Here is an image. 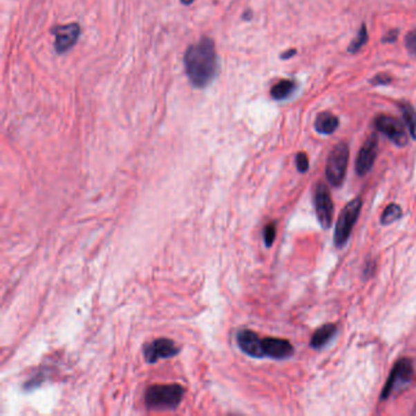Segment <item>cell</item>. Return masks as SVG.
I'll list each match as a JSON object with an SVG mask.
<instances>
[{
    "label": "cell",
    "instance_id": "obj_1",
    "mask_svg": "<svg viewBox=\"0 0 416 416\" xmlns=\"http://www.w3.org/2000/svg\"><path fill=\"white\" fill-rule=\"evenodd\" d=\"M185 68L194 87L204 88L211 84L219 70V57L213 39L203 37L188 48L185 54Z\"/></svg>",
    "mask_w": 416,
    "mask_h": 416
},
{
    "label": "cell",
    "instance_id": "obj_2",
    "mask_svg": "<svg viewBox=\"0 0 416 416\" xmlns=\"http://www.w3.org/2000/svg\"><path fill=\"white\" fill-rule=\"evenodd\" d=\"M185 390L176 384L153 385L146 390V406L154 410H172L182 401Z\"/></svg>",
    "mask_w": 416,
    "mask_h": 416
},
{
    "label": "cell",
    "instance_id": "obj_3",
    "mask_svg": "<svg viewBox=\"0 0 416 416\" xmlns=\"http://www.w3.org/2000/svg\"><path fill=\"white\" fill-rule=\"evenodd\" d=\"M361 204V199L359 197L355 198L350 203L347 204L339 214L333 234V240L337 248H343L344 245H347L354 225L359 218Z\"/></svg>",
    "mask_w": 416,
    "mask_h": 416
},
{
    "label": "cell",
    "instance_id": "obj_4",
    "mask_svg": "<svg viewBox=\"0 0 416 416\" xmlns=\"http://www.w3.org/2000/svg\"><path fill=\"white\" fill-rule=\"evenodd\" d=\"M349 148L346 143H339L330 153L326 165L328 182L334 187L342 186L348 167Z\"/></svg>",
    "mask_w": 416,
    "mask_h": 416
},
{
    "label": "cell",
    "instance_id": "obj_5",
    "mask_svg": "<svg viewBox=\"0 0 416 416\" xmlns=\"http://www.w3.org/2000/svg\"><path fill=\"white\" fill-rule=\"evenodd\" d=\"M413 376H414L413 361L408 358L398 360L397 364L395 365V369L390 372V379L387 381L385 388L381 393V401L388 399L392 393L409 385Z\"/></svg>",
    "mask_w": 416,
    "mask_h": 416
},
{
    "label": "cell",
    "instance_id": "obj_6",
    "mask_svg": "<svg viewBox=\"0 0 416 416\" xmlns=\"http://www.w3.org/2000/svg\"><path fill=\"white\" fill-rule=\"evenodd\" d=\"M376 130L384 133V135L393 142L395 146H406L408 144V135L406 129L401 121L397 120L390 115H379L375 119Z\"/></svg>",
    "mask_w": 416,
    "mask_h": 416
},
{
    "label": "cell",
    "instance_id": "obj_7",
    "mask_svg": "<svg viewBox=\"0 0 416 416\" xmlns=\"http://www.w3.org/2000/svg\"><path fill=\"white\" fill-rule=\"evenodd\" d=\"M314 207L316 211V218L323 229H330L333 219L332 198L328 188L320 183L314 192Z\"/></svg>",
    "mask_w": 416,
    "mask_h": 416
},
{
    "label": "cell",
    "instance_id": "obj_8",
    "mask_svg": "<svg viewBox=\"0 0 416 416\" xmlns=\"http://www.w3.org/2000/svg\"><path fill=\"white\" fill-rule=\"evenodd\" d=\"M180 349L176 343L169 339H159L146 343L143 348V354L146 363L154 364L162 359H169L178 354Z\"/></svg>",
    "mask_w": 416,
    "mask_h": 416
},
{
    "label": "cell",
    "instance_id": "obj_9",
    "mask_svg": "<svg viewBox=\"0 0 416 416\" xmlns=\"http://www.w3.org/2000/svg\"><path fill=\"white\" fill-rule=\"evenodd\" d=\"M377 151H379L377 135H371L361 146L355 162V170L359 176H364L372 169L375 159L377 156Z\"/></svg>",
    "mask_w": 416,
    "mask_h": 416
},
{
    "label": "cell",
    "instance_id": "obj_10",
    "mask_svg": "<svg viewBox=\"0 0 416 416\" xmlns=\"http://www.w3.org/2000/svg\"><path fill=\"white\" fill-rule=\"evenodd\" d=\"M55 36L54 47L57 54L68 52L77 43L78 37L81 35V28L78 23H68L64 26H57L52 31Z\"/></svg>",
    "mask_w": 416,
    "mask_h": 416
},
{
    "label": "cell",
    "instance_id": "obj_11",
    "mask_svg": "<svg viewBox=\"0 0 416 416\" xmlns=\"http://www.w3.org/2000/svg\"><path fill=\"white\" fill-rule=\"evenodd\" d=\"M236 341L240 350L247 355L256 359L265 358L263 352V339L259 337V334L250 330H240L237 332Z\"/></svg>",
    "mask_w": 416,
    "mask_h": 416
},
{
    "label": "cell",
    "instance_id": "obj_12",
    "mask_svg": "<svg viewBox=\"0 0 416 416\" xmlns=\"http://www.w3.org/2000/svg\"><path fill=\"white\" fill-rule=\"evenodd\" d=\"M263 352L264 357L271 359H287L294 354V348L288 341L281 339L267 337L263 339Z\"/></svg>",
    "mask_w": 416,
    "mask_h": 416
},
{
    "label": "cell",
    "instance_id": "obj_13",
    "mask_svg": "<svg viewBox=\"0 0 416 416\" xmlns=\"http://www.w3.org/2000/svg\"><path fill=\"white\" fill-rule=\"evenodd\" d=\"M339 117L330 111H323L316 116L315 130L318 131L320 135H332L333 132L339 129Z\"/></svg>",
    "mask_w": 416,
    "mask_h": 416
},
{
    "label": "cell",
    "instance_id": "obj_14",
    "mask_svg": "<svg viewBox=\"0 0 416 416\" xmlns=\"http://www.w3.org/2000/svg\"><path fill=\"white\" fill-rule=\"evenodd\" d=\"M336 332H337L336 325H333V323L323 325L312 334L310 346L315 349L323 348L334 337Z\"/></svg>",
    "mask_w": 416,
    "mask_h": 416
},
{
    "label": "cell",
    "instance_id": "obj_15",
    "mask_svg": "<svg viewBox=\"0 0 416 416\" xmlns=\"http://www.w3.org/2000/svg\"><path fill=\"white\" fill-rule=\"evenodd\" d=\"M296 84L292 79H282L271 88V97L275 100H283L291 97L296 91Z\"/></svg>",
    "mask_w": 416,
    "mask_h": 416
},
{
    "label": "cell",
    "instance_id": "obj_16",
    "mask_svg": "<svg viewBox=\"0 0 416 416\" xmlns=\"http://www.w3.org/2000/svg\"><path fill=\"white\" fill-rule=\"evenodd\" d=\"M399 108L411 137L416 140V110L408 103H401Z\"/></svg>",
    "mask_w": 416,
    "mask_h": 416
},
{
    "label": "cell",
    "instance_id": "obj_17",
    "mask_svg": "<svg viewBox=\"0 0 416 416\" xmlns=\"http://www.w3.org/2000/svg\"><path fill=\"white\" fill-rule=\"evenodd\" d=\"M401 209L399 205L397 204H390L387 208L385 209V211L381 216V223L384 225L393 224L397 220H399L401 218Z\"/></svg>",
    "mask_w": 416,
    "mask_h": 416
},
{
    "label": "cell",
    "instance_id": "obj_18",
    "mask_svg": "<svg viewBox=\"0 0 416 416\" xmlns=\"http://www.w3.org/2000/svg\"><path fill=\"white\" fill-rule=\"evenodd\" d=\"M368 42V28L365 25L361 26L360 28L358 36L355 37L353 39V42L350 43V46L348 48L349 53H357L359 49L364 47L365 44Z\"/></svg>",
    "mask_w": 416,
    "mask_h": 416
},
{
    "label": "cell",
    "instance_id": "obj_19",
    "mask_svg": "<svg viewBox=\"0 0 416 416\" xmlns=\"http://www.w3.org/2000/svg\"><path fill=\"white\" fill-rule=\"evenodd\" d=\"M276 238V225L269 224L264 229V242L265 245L269 248L274 243V240Z\"/></svg>",
    "mask_w": 416,
    "mask_h": 416
},
{
    "label": "cell",
    "instance_id": "obj_20",
    "mask_svg": "<svg viewBox=\"0 0 416 416\" xmlns=\"http://www.w3.org/2000/svg\"><path fill=\"white\" fill-rule=\"evenodd\" d=\"M296 169H298V171L304 172L308 171V169H309V160H308V155L305 153H298L296 156Z\"/></svg>",
    "mask_w": 416,
    "mask_h": 416
},
{
    "label": "cell",
    "instance_id": "obj_21",
    "mask_svg": "<svg viewBox=\"0 0 416 416\" xmlns=\"http://www.w3.org/2000/svg\"><path fill=\"white\" fill-rule=\"evenodd\" d=\"M406 46L408 50L416 57V30L408 33L406 38Z\"/></svg>",
    "mask_w": 416,
    "mask_h": 416
},
{
    "label": "cell",
    "instance_id": "obj_22",
    "mask_svg": "<svg viewBox=\"0 0 416 416\" xmlns=\"http://www.w3.org/2000/svg\"><path fill=\"white\" fill-rule=\"evenodd\" d=\"M390 82H392V77L386 73L377 75L376 77L371 79V84H376V86H386V84H390Z\"/></svg>",
    "mask_w": 416,
    "mask_h": 416
},
{
    "label": "cell",
    "instance_id": "obj_23",
    "mask_svg": "<svg viewBox=\"0 0 416 416\" xmlns=\"http://www.w3.org/2000/svg\"><path fill=\"white\" fill-rule=\"evenodd\" d=\"M397 37H398V31H390V35L388 36H386L384 38V42H395V39H397Z\"/></svg>",
    "mask_w": 416,
    "mask_h": 416
},
{
    "label": "cell",
    "instance_id": "obj_24",
    "mask_svg": "<svg viewBox=\"0 0 416 416\" xmlns=\"http://www.w3.org/2000/svg\"><path fill=\"white\" fill-rule=\"evenodd\" d=\"M296 49H290V50H287L286 53H283V54L281 55V57L282 59L287 60V59H290V57H294V55H296Z\"/></svg>",
    "mask_w": 416,
    "mask_h": 416
},
{
    "label": "cell",
    "instance_id": "obj_25",
    "mask_svg": "<svg viewBox=\"0 0 416 416\" xmlns=\"http://www.w3.org/2000/svg\"><path fill=\"white\" fill-rule=\"evenodd\" d=\"M183 4H186V6H189V4H192L193 1H196V0H181Z\"/></svg>",
    "mask_w": 416,
    "mask_h": 416
}]
</instances>
